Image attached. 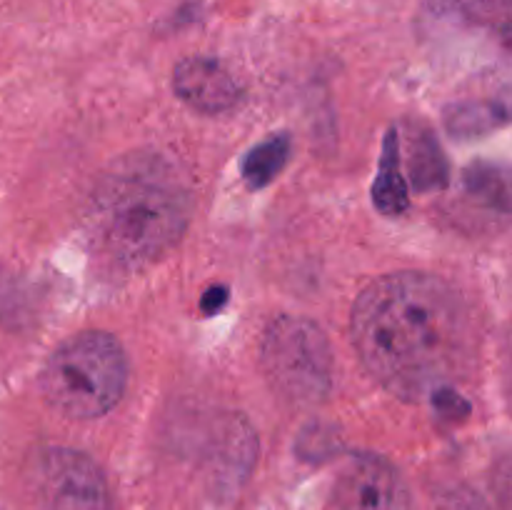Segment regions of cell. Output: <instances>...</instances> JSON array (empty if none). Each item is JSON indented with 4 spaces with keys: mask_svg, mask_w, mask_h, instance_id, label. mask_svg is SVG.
<instances>
[{
    "mask_svg": "<svg viewBox=\"0 0 512 510\" xmlns=\"http://www.w3.org/2000/svg\"><path fill=\"white\" fill-rule=\"evenodd\" d=\"M353 343L368 373L398 398L448 390L473 368L478 330L463 295L438 275H383L355 300Z\"/></svg>",
    "mask_w": 512,
    "mask_h": 510,
    "instance_id": "cell-1",
    "label": "cell"
},
{
    "mask_svg": "<svg viewBox=\"0 0 512 510\" xmlns=\"http://www.w3.org/2000/svg\"><path fill=\"white\" fill-rule=\"evenodd\" d=\"M190 213V188L175 165L158 153H133L93 188L85 230L95 253L113 268L140 270L178 245Z\"/></svg>",
    "mask_w": 512,
    "mask_h": 510,
    "instance_id": "cell-2",
    "label": "cell"
},
{
    "mask_svg": "<svg viewBox=\"0 0 512 510\" xmlns=\"http://www.w3.org/2000/svg\"><path fill=\"white\" fill-rule=\"evenodd\" d=\"M45 400L73 420L110 413L128 388V358L115 335L103 330L73 335L40 373Z\"/></svg>",
    "mask_w": 512,
    "mask_h": 510,
    "instance_id": "cell-3",
    "label": "cell"
},
{
    "mask_svg": "<svg viewBox=\"0 0 512 510\" xmlns=\"http://www.w3.org/2000/svg\"><path fill=\"white\" fill-rule=\"evenodd\" d=\"M270 385L295 405H315L333 388V350L323 330L300 315H280L260 348Z\"/></svg>",
    "mask_w": 512,
    "mask_h": 510,
    "instance_id": "cell-4",
    "label": "cell"
},
{
    "mask_svg": "<svg viewBox=\"0 0 512 510\" xmlns=\"http://www.w3.org/2000/svg\"><path fill=\"white\" fill-rule=\"evenodd\" d=\"M38 485L48 510H113L103 473L78 450H45L38 458Z\"/></svg>",
    "mask_w": 512,
    "mask_h": 510,
    "instance_id": "cell-5",
    "label": "cell"
},
{
    "mask_svg": "<svg viewBox=\"0 0 512 510\" xmlns=\"http://www.w3.org/2000/svg\"><path fill=\"white\" fill-rule=\"evenodd\" d=\"M333 510H413V503L403 475L388 460L360 453L335 480Z\"/></svg>",
    "mask_w": 512,
    "mask_h": 510,
    "instance_id": "cell-6",
    "label": "cell"
},
{
    "mask_svg": "<svg viewBox=\"0 0 512 510\" xmlns=\"http://www.w3.org/2000/svg\"><path fill=\"white\" fill-rule=\"evenodd\" d=\"M173 88L180 100L200 113H225L243 98V88L218 60L193 55L175 65Z\"/></svg>",
    "mask_w": 512,
    "mask_h": 510,
    "instance_id": "cell-7",
    "label": "cell"
},
{
    "mask_svg": "<svg viewBox=\"0 0 512 510\" xmlns=\"http://www.w3.org/2000/svg\"><path fill=\"white\" fill-rule=\"evenodd\" d=\"M373 200L378 210L388 215H400L408 208V183H405L403 170H400V145L395 130H390L388 138H385L378 178L373 185Z\"/></svg>",
    "mask_w": 512,
    "mask_h": 510,
    "instance_id": "cell-8",
    "label": "cell"
},
{
    "mask_svg": "<svg viewBox=\"0 0 512 510\" xmlns=\"http://www.w3.org/2000/svg\"><path fill=\"white\" fill-rule=\"evenodd\" d=\"M430 13L445 23L508 30V0H430Z\"/></svg>",
    "mask_w": 512,
    "mask_h": 510,
    "instance_id": "cell-9",
    "label": "cell"
},
{
    "mask_svg": "<svg viewBox=\"0 0 512 510\" xmlns=\"http://www.w3.org/2000/svg\"><path fill=\"white\" fill-rule=\"evenodd\" d=\"M290 158V138L288 135H273L255 145L243 160V178L248 188H265L278 178Z\"/></svg>",
    "mask_w": 512,
    "mask_h": 510,
    "instance_id": "cell-10",
    "label": "cell"
},
{
    "mask_svg": "<svg viewBox=\"0 0 512 510\" xmlns=\"http://www.w3.org/2000/svg\"><path fill=\"white\" fill-rule=\"evenodd\" d=\"M505 123V108L495 103H468L463 108H455L450 113L448 128L455 130L458 135H475L485 133L490 128H498Z\"/></svg>",
    "mask_w": 512,
    "mask_h": 510,
    "instance_id": "cell-11",
    "label": "cell"
},
{
    "mask_svg": "<svg viewBox=\"0 0 512 510\" xmlns=\"http://www.w3.org/2000/svg\"><path fill=\"white\" fill-rule=\"evenodd\" d=\"M413 178L420 188H435L445 183V160L435 140L423 138L413 150Z\"/></svg>",
    "mask_w": 512,
    "mask_h": 510,
    "instance_id": "cell-12",
    "label": "cell"
},
{
    "mask_svg": "<svg viewBox=\"0 0 512 510\" xmlns=\"http://www.w3.org/2000/svg\"><path fill=\"white\" fill-rule=\"evenodd\" d=\"M225 303H228V288H223V285H213V288L205 290L203 300H200V310H203L205 315H215L223 310Z\"/></svg>",
    "mask_w": 512,
    "mask_h": 510,
    "instance_id": "cell-13",
    "label": "cell"
}]
</instances>
